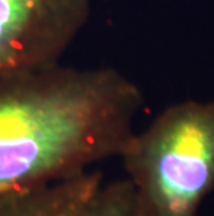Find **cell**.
<instances>
[{
	"label": "cell",
	"instance_id": "cell-5",
	"mask_svg": "<svg viewBox=\"0 0 214 216\" xmlns=\"http://www.w3.org/2000/svg\"><path fill=\"white\" fill-rule=\"evenodd\" d=\"M82 216H149L128 178L102 184Z\"/></svg>",
	"mask_w": 214,
	"mask_h": 216
},
{
	"label": "cell",
	"instance_id": "cell-3",
	"mask_svg": "<svg viewBox=\"0 0 214 216\" xmlns=\"http://www.w3.org/2000/svg\"><path fill=\"white\" fill-rule=\"evenodd\" d=\"M92 0H0V77L46 68L85 27Z\"/></svg>",
	"mask_w": 214,
	"mask_h": 216
},
{
	"label": "cell",
	"instance_id": "cell-4",
	"mask_svg": "<svg viewBox=\"0 0 214 216\" xmlns=\"http://www.w3.org/2000/svg\"><path fill=\"white\" fill-rule=\"evenodd\" d=\"M102 184V174L88 170L45 187L3 195L0 216H82Z\"/></svg>",
	"mask_w": 214,
	"mask_h": 216
},
{
	"label": "cell",
	"instance_id": "cell-2",
	"mask_svg": "<svg viewBox=\"0 0 214 216\" xmlns=\"http://www.w3.org/2000/svg\"><path fill=\"white\" fill-rule=\"evenodd\" d=\"M120 158L149 216H196L214 188V100L170 106Z\"/></svg>",
	"mask_w": 214,
	"mask_h": 216
},
{
	"label": "cell",
	"instance_id": "cell-1",
	"mask_svg": "<svg viewBox=\"0 0 214 216\" xmlns=\"http://www.w3.org/2000/svg\"><path fill=\"white\" fill-rule=\"evenodd\" d=\"M142 103L136 84L114 68L58 63L0 77V197L121 156Z\"/></svg>",
	"mask_w": 214,
	"mask_h": 216
}]
</instances>
